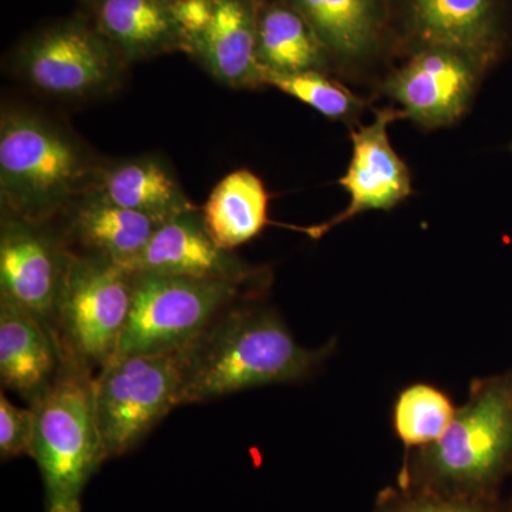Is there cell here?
I'll return each mask as SVG.
<instances>
[{"label": "cell", "mask_w": 512, "mask_h": 512, "mask_svg": "<svg viewBox=\"0 0 512 512\" xmlns=\"http://www.w3.org/2000/svg\"><path fill=\"white\" fill-rule=\"evenodd\" d=\"M326 349L303 348L274 312L232 305L180 353L181 406L311 375Z\"/></svg>", "instance_id": "obj_1"}, {"label": "cell", "mask_w": 512, "mask_h": 512, "mask_svg": "<svg viewBox=\"0 0 512 512\" xmlns=\"http://www.w3.org/2000/svg\"><path fill=\"white\" fill-rule=\"evenodd\" d=\"M93 372L64 355L55 383L32 406L29 456L42 477L46 512H82L86 485L107 460L94 412Z\"/></svg>", "instance_id": "obj_2"}, {"label": "cell", "mask_w": 512, "mask_h": 512, "mask_svg": "<svg viewBox=\"0 0 512 512\" xmlns=\"http://www.w3.org/2000/svg\"><path fill=\"white\" fill-rule=\"evenodd\" d=\"M96 171L62 127L29 111L3 114L0 192L10 217L43 224L90 188Z\"/></svg>", "instance_id": "obj_3"}, {"label": "cell", "mask_w": 512, "mask_h": 512, "mask_svg": "<svg viewBox=\"0 0 512 512\" xmlns=\"http://www.w3.org/2000/svg\"><path fill=\"white\" fill-rule=\"evenodd\" d=\"M131 274L133 303L116 355L183 353L244 295L235 282Z\"/></svg>", "instance_id": "obj_4"}, {"label": "cell", "mask_w": 512, "mask_h": 512, "mask_svg": "<svg viewBox=\"0 0 512 512\" xmlns=\"http://www.w3.org/2000/svg\"><path fill=\"white\" fill-rule=\"evenodd\" d=\"M512 453V390L485 387L426 447L423 474L434 493L474 498L500 478Z\"/></svg>", "instance_id": "obj_5"}, {"label": "cell", "mask_w": 512, "mask_h": 512, "mask_svg": "<svg viewBox=\"0 0 512 512\" xmlns=\"http://www.w3.org/2000/svg\"><path fill=\"white\" fill-rule=\"evenodd\" d=\"M134 275L109 259L70 252L53 330L63 355L99 370L116 355L133 303Z\"/></svg>", "instance_id": "obj_6"}, {"label": "cell", "mask_w": 512, "mask_h": 512, "mask_svg": "<svg viewBox=\"0 0 512 512\" xmlns=\"http://www.w3.org/2000/svg\"><path fill=\"white\" fill-rule=\"evenodd\" d=\"M183 359L116 355L93 377L94 412L107 460L121 457L181 406Z\"/></svg>", "instance_id": "obj_7"}, {"label": "cell", "mask_w": 512, "mask_h": 512, "mask_svg": "<svg viewBox=\"0 0 512 512\" xmlns=\"http://www.w3.org/2000/svg\"><path fill=\"white\" fill-rule=\"evenodd\" d=\"M120 60L96 25L69 20L30 37L20 47L18 66L39 92L83 99L113 86Z\"/></svg>", "instance_id": "obj_8"}, {"label": "cell", "mask_w": 512, "mask_h": 512, "mask_svg": "<svg viewBox=\"0 0 512 512\" xmlns=\"http://www.w3.org/2000/svg\"><path fill=\"white\" fill-rule=\"evenodd\" d=\"M407 56L441 47L476 60L485 70L507 46L503 0H390Z\"/></svg>", "instance_id": "obj_9"}, {"label": "cell", "mask_w": 512, "mask_h": 512, "mask_svg": "<svg viewBox=\"0 0 512 512\" xmlns=\"http://www.w3.org/2000/svg\"><path fill=\"white\" fill-rule=\"evenodd\" d=\"M485 73L463 53L431 47L409 55L380 90L399 104L406 119L436 130L453 126L467 113Z\"/></svg>", "instance_id": "obj_10"}, {"label": "cell", "mask_w": 512, "mask_h": 512, "mask_svg": "<svg viewBox=\"0 0 512 512\" xmlns=\"http://www.w3.org/2000/svg\"><path fill=\"white\" fill-rule=\"evenodd\" d=\"M402 119H406L402 110L386 107L376 110L372 123L352 128V160L339 180L349 194V205L325 224L302 229L309 237L319 239L366 211L393 210L412 195V174L389 138L390 124Z\"/></svg>", "instance_id": "obj_11"}, {"label": "cell", "mask_w": 512, "mask_h": 512, "mask_svg": "<svg viewBox=\"0 0 512 512\" xmlns=\"http://www.w3.org/2000/svg\"><path fill=\"white\" fill-rule=\"evenodd\" d=\"M42 224L6 215L0 231V301L53 329L70 251Z\"/></svg>", "instance_id": "obj_12"}, {"label": "cell", "mask_w": 512, "mask_h": 512, "mask_svg": "<svg viewBox=\"0 0 512 512\" xmlns=\"http://www.w3.org/2000/svg\"><path fill=\"white\" fill-rule=\"evenodd\" d=\"M134 274L183 276L256 285V269L215 244L200 212L188 211L165 221L140 254L121 265Z\"/></svg>", "instance_id": "obj_13"}, {"label": "cell", "mask_w": 512, "mask_h": 512, "mask_svg": "<svg viewBox=\"0 0 512 512\" xmlns=\"http://www.w3.org/2000/svg\"><path fill=\"white\" fill-rule=\"evenodd\" d=\"M306 19L333 64L356 72L372 62L392 29L390 0H285Z\"/></svg>", "instance_id": "obj_14"}, {"label": "cell", "mask_w": 512, "mask_h": 512, "mask_svg": "<svg viewBox=\"0 0 512 512\" xmlns=\"http://www.w3.org/2000/svg\"><path fill=\"white\" fill-rule=\"evenodd\" d=\"M55 330L12 303L0 301V382L33 406L63 365Z\"/></svg>", "instance_id": "obj_15"}, {"label": "cell", "mask_w": 512, "mask_h": 512, "mask_svg": "<svg viewBox=\"0 0 512 512\" xmlns=\"http://www.w3.org/2000/svg\"><path fill=\"white\" fill-rule=\"evenodd\" d=\"M215 12L207 30L192 40L187 53L218 82L234 89L265 86L264 70L256 57L258 0H214Z\"/></svg>", "instance_id": "obj_16"}, {"label": "cell", "mask_w": 512, "mask_h": 512, "mask_svg": "<svg viewBox=\"0 0 512 512\" xmlns=\"http://www.w3.org/2000/svg\"><path fill=\"white\" fill-rule=\"evenodd\" d=\"M90 190V197L161 221L195 211L170 168L154 157L130 158L100 168Z\"/></svg>", "instance_id": "obj_17"}, {"label": "cell", "mask_w": 512, "mask_h": 512, "mask_svg": "<svg viewBox=\"0 0 512 512\" xmlns=\"http://www.w3.org/2000/svg\"><path fill=\"white\" fill-rule=\"evenodd\" d=\"M96 28L121 60L136 62L170 52H185L171 0H93Z\"/></svg>", "instance_id": "obj_18"}, {"label": "cell", "mask_w": 512, "mask_h": 512, "mask_svg": "<svg viewBox=\"0 0 512 512\" xmlns=\"http://www.w3.org/2000/svg\"><path fill=\"white\" fill-rule=\"evenodd\" d=\"M256 57L264 73H329L335 66L311 25L285 0L259 8Z\"/></svg>", "instance_id": "obj_19"}, {"label": "cell", "mask_w": 512, "mask_h": 512, "mask_svg": "<svg viewBox=\"0 0 512 512\" xmlns=\"http://www.w3.org/2000/svg\"><path fill=\"white\" fill-rule=\"evenodd\" d=\"M201 217L215 244L234 252L269 224L268 191L252 171H234L212 190Z\"/></svg>", "instance_id": "obj_20"}, {"label": "cell", "mask_w": 512, "mask_h": 512, "mask_svg": "<svg viewBox=\"0 0 512 512\" xmlns=\"http://www.w3.org/2000/svg\"><path fill=\"white\" fill-rule=\"evenodd\" d=\"M164 222L87 195L73 214L70 232L89 249L87 255L124 265L143 251Z\"/></svg>", "instance_id": "obj_21"}, {"label": "cell", "mask_w": 512, "mask_h": 512, "mask_svg": "<svg viewBox=\"0 0 512 512\" xmlns=\"http://www.w3.org/2000/svg\"><path fill=\"white\" fill-rule=\"evenodd\" d=\"M456 413L450 399L439 389L414 384L397 399L394 427L407 446L429 447L446 433Z\"/></svg>", "instance_id": "obj_22"}, {"label": "cell", "mask_w": 512, "mask_h": 512, "mask_svg": "<svg viewBox=\"0 0 512 512\" xmlns=\"http://www.w3.org/2000/svg\"><path fill=\"white\" fill-rule=\"evenodd\" d=\"M265 86L275 87L279 92L312 107L330 120L355 123L365 109L366 101L350 92L328 73H264Z\"/></svg>", "instance_id": "obj_23"}, {"label": "cell", "mask_w": 512, "mask_h": 512, "mask_svg": "<svg viewBox=\"0 0 512 512\" xmlns=\"http://www.w3.org/2000/svg\"><path fill=\"white\" fill-rule=\"evenodd\" d=\"M35 433V410L15 406L5 392L0 393V456L9 460L29 456Z\"/></svg>", "instance_id": "obj_24"}, {"label": "cell", "mask_w": 512, "mask_h": 512, "mask_svg": "<svg viewBox=\"0 0 512 512\" xmlns=\"http://www.w3.org/2000/svg\"><path fill=\"white\" fill-rule=\"evenodd\" d=\"M175 22L183 33L185 53L192 40L210 26L215 12L214 0H171Z\"/></svg>", "instance_id": "obj_25"}, {"label": "cell", "mask_w": 512, "mask_h": 512, "mask_svg": "<svg viewBox=\"0 0 512 512\" xmlns=\"http://www.w3.org/2000/svg\"><path fill=\"white\" fill-rule=\"evenodd\" d=\"M384 512H488L474 498L431 493L406 498Z\"/></svg>", "instance_id": "obj_26"}, {"label": "cell", "mask_w": 512, "mask_h": 512, "mask_svg": "<svg viewBox=\"0 0 512 512\" xmlns=\"http://www.w3.org/2000/svg\"><path fill=\"white\" fill-rule=\"evenodd\" d=\"M510 151H511V153H512V144H511V146H510Z\"/></svg>", "instance_id": "obj_27"}, {"label": "cell", "mask_w": 512, "mask_h": 512, "mask_svg": "<svg viewBox=\"0 0 512 512\" xmlns=\"http://www.w3.org/2000/svg\"><path fill=\"white\" fill-rule=\"evenodd\" d=\"M92 2H93V0H92Z\"/></svg>", "instance_id": "obj_28"}]
</instances>
